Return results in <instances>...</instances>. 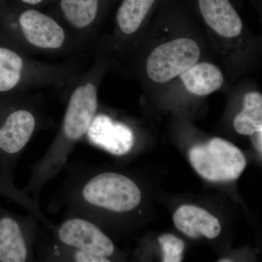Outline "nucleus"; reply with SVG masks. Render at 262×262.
I'll return each instance as SVG.
<instances>
[{
    "mask_svg": "<svg viewBox=\"0 0 262 262\" xmlns=\"http://www.w3.org/2000/svg\"><path fill=\"white\" fill-rule=\"evenodd\" d=\"M97 110L96 84L87 82L77 86L69 98L59 132L47 151L31 167L28 182L21 189L38 204L43 188L67 166L75 146L87 135Z\"/></svg>",
    "mask_w": 262,
    "mask_h": 262,
    "instance_id": "obj_1",
    "label": "nucleus"
},
{
    "mask_svg": "<svg viewBox=\"0 0 262 262\" xmlns=\"http://www.w3.org/2000/svg\"><path fill=\"white\" fill-rule=\"evenodd\" d=\"M39 126V115L31 106L0 101V196L14 202L34 215L45 227L53 224L40 206L15 186L19 158Z\"/></svg>",
    "mask_w": 262,
    "mask_h": 262,
    "instance_id": "obj_2",
    "label": "nucleus"
},
{
    "mask_svg": "<svg viewBox=\"0 0 262 262\" xmlns=\"http://www.w3.org/2000/svg\"><path fill=\"white\" fill-rule=\"evenodd\" d=\"M189 161L203 178L210 182H231L239 178L246 167L242 151L232 143L213 138L189 151Z\"/></svg>",
    "mask_w": 262,
    "mask_h": 262,
    "instance_id": "obj_3",
    "label": "nucleus"
},
{
    "mask_svg": "<svg viewBox=\"0 0 262 262\" xmlns=\"http://www.w3.org/2000/svg\"><path fill=\"white\" fill-rule=\"evenodd\" d=\"M202 49L187 36L173 38L156 46L146 58V73L151 82L165 84L200 61Z\"/></svg>",
    "mask_w": 262,
    "mask_h": 262,
    "instance_id": "obj_4",
    "label": "nucleus"
},
{
    "mask_svg": "<svg viewBox=\"0 0 262 262\" xmlns=\"http://www.w3.org/2000/svg\"><path fill=\"white\" fill-rule=\"evenodd\" d=\"M40 223L34 215H20L0 205V262L36 261Z\"/></svg>",
    "mask_w": 262,
    "mask_h": 262,
    "instance_id": "obj_5",
    "label": "nucleus"
},
{
    "mask_svg": "<svg viewBox=\"0 0 262 262\" xmlns=\"http://www.w3.org/2000/svg\"><path fill=\"white\" fill-rule=\"evenodd\" d=\"M50 232L63 244L99 257L110 259L116 252L113 241L99 226L82 217L66 215Z\"/></svg>",
    "mask_w": 262,
    "mask_h": 262,
    "instance_id": "obj_6",
    "label": "nucleus"
},
{
    "mask_svg": "<svg viewBox=\"0 0 262 262\" xmlns=\"http://www.w3.org/2000/svg\"><path fill=\"white\" fill-rule=\"evenodd\" d=\"M196 6L213 35L229 42L242 37L244 22L230 0H196Z\"/></svg>",
    "mask_w": 262,
    "mask_h": 262,
    "instance_id": "obj_7",
    "label": "nucleus"
},
{
    "mask_svg": "<svg viewBox=\"0 0 262 262\" xmlns=\"http://www.w3.org/2000/svg\"><path fill=\"white\" fill-rule=\"evenodd\" d=\"M20 32L34 47L57 50L65 42L64 29L54 18L35 9L24 10L18 16Z\"/></svg>",
    "mask_w": 262,
    "mask_h": 262,
    "instance_id": "obj_8",
    "label": "nucleus"
},
{
    "mask_svg": "<svg viewBox=\"0 0 262 262\" xmlns=\"http://www.w3.org/2000/svg\"><path fill=\"white\" fill-rule=\"evenodd\" d=\"M87 135L95 144L117 156L126 154L134 145L132 130L106 115L94 117Z\"/></svg>",
    "mask_w": 262,
    "mask_h": 262,
    "instance_id": "obj_9",
    "label": "nucleus"
},
{
    "mask_svg": "<svg viewBox=\"0 0 262 262\" xmlns=\"http://www.w3.org/2000/svg\"><path fill=\"white\" fill-rule=\"evenodd\" d=\"M36 260L54 262H110L108 258L99 257L84 252L58 241L42 225L39 227L36 239Z\"/></svg>",
    "mask_w": 262,
    "mask_h": 262,
    "instance_id": "obj_10",
    "label": "nucleus"
},
{
    "mask_svg": "<svg viewBox=\"0 0 262 262\" xmlns=\"http://www.w3.org/2000/svg\"><path fill=\"white\" fill-rule=\"evenodd\" d=\"M177 228L191 238L204 236L208 239L218 237L221 232L220 221L209 212L192 205L179 207L173 215Z\"/></svg>",
    "mask_w": 262,
    "mask_h": 262,
    "instance_id": "obj_11",
    "label": "nucleus"
},
{
    "mask_svg": "<svg viewBox=\"0 0 262 262\" xmlns=\"http://www.w3.org/2000/svg\"><path fill=\"white\" fill-rule=\"evenodd\" d=\"M179 77L185 89L198 96L213 94L225 84L222 71L208 61H198Z\"/></svg>",
    "mask_w": 262,
    "mask_h": 262,
    "instance_id": "obj_12",
    "label": "nucleus"
},
{
    "mask_svg": "<svg viewBox=\"0 0 262 262\" xmlns=\"http://www.w3.org/2000/svg\"><path fill=\"white\" fill-rule=\"evenodd\" d=\"M158 0H122L117 8L116 24L120 34L132 37L139 32Z\"/></svg>",
    "mask_w": 262,
    "mask_h": 262,
    "instance_id": "obj_13",
    "label": "nucleus"
},
{
    "mask_svg": "<svg viewBox=\"0 0 262 262\" xmlns=\"http://www.w3.org/2000/svg\"><path fill=\"white\" fill-rule=\"evenodd\" d=\"M104 0H60L65 20L76 29H85L97 19Z\"/></svg>",
    "mask_w": 262,
    "mask_h": 262,
    "instance_id": "obj_14",
    "label": "nucleus"
},
{
    "mask_svg": "<svg viewBox=\"0 0 262 262\" xmlns=\"http://www.w3.org/2000/svg\"><path fill=\"white\" fill-rule=\"evenodd\" d=\"M25 63L15 50L0 45V95L12 92L23 77Z\"/></svg>",
    "mask_w": 262,
    "mask_h": 262,
    "instance_id": "obj_15",
    "label": "nucleus"
},
{
    "mask_svg": "<svg viewBox=\"0 0 262 262\" xmlns=\"http://www.w3.org/2000/svg\"><path fill=\"white\" fill-rule=\"evenodd\" d=\"M234 130L244 136L262 132V95L251 91L245 96L244 108L234 118Z\"/></svg>",
    "mask_w": 262,
    "mask_h": 262,
    "instance_id": "obj_16",
    "label": "nucleus"
},
{
    "mask_svg": "<svg viewBox=\"0 0 262 262\" xmlns=\"http://www.w3.org/2000/svg\"><path fill=\"white\" fill-rule=\"evenodd\" d=\"M163 252L164 262H180L184 251V241L171 234H163L158 238Z\"/></svg>",
    "mask_w": 262,
    "mask_h": 262,
    "instance_id": "obj_17",
    "label": "nucleus"
},
{
    "mask_svg": "<svg viewBox=\"0 0 262 262\" xmlns=\"http://www.w3.org/2000/svg\"><path fill=\"white\" fill-rule=\"evenodd\" d=\"M256 141H255V146L260 153L262 151V132L256 133ZM254 134V135H255Z\"/></svg>",
    "mask_w": 262,
    "mask_h": 262,
    "instance_id": "obj_18",
    "label": "nucleus"
},
{
    "mask_svg": "<svg viewBox=\"0 0 262 262\" xmlns=\"http://www.w3.org/2000/svg\"><path fill=\"white\" fill-rule=\"evenodd\" d=\"M20 2L27 5L31 6H35V5H39L43 3L45 0H20Z\"/></svg>",
    "mask_w": 262,
    "mask_h": 262,
    "instance_id": "obj_19",
    "label": "nucleus"
},
{
    "mask_svg": "<svg viewBox=\"0 0 262 262\" xmlns=\"http://www.w3.org/2000/svg\"><path fill=\"white\" fill-rule=\"evenodd\" d=\"M232 260L229 259V258H222L220 260V262H232Z\"/></svg>",
    "mask_w": 262,
    "mask_h": 262,
    "instance_id": "obj_20",
    "label": "nucleus"
}]
</instances>
